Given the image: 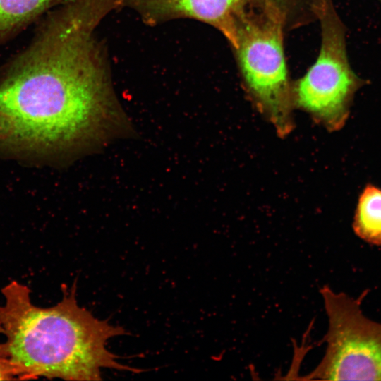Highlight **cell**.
I'll return each mask as SVG.
<instances>
[{"instance_id": "3", "label": "cell", "mask_w": 381, "mask_h": 381, "mask_svg": "<svg viewBox=\"0 0 381 381\" xmlns=\"http://www.w3.org/2000/svg\"><path fill=\"white\" fill-rule=\"evenodd\" d=\"M284 12L277 0H254L236 22L238 59L258 110L281 137L294 128L293 88L283 52Z\"/></svg>"}, {"instance_id": "5", "label": "cell", "mask_w": 381, "mask_h": 381, "mask_svg": "<svg viewBox=\"0 0 381 381\" xmlns=\"http://www.w3.org/2000/svg\"><path fill=\"white\" fill-rule=\"evenodd\" d=\"M328 317L324 356L305 380L381 381V323L367 318L361 309L365 291L355 299L320 289Z\"/></svg>"}, {"instance_id": "9", "label": "cell", "mask_w": 381, "mask_h": 381, "mask_svg": "<svg viewBox=\"0 0 381 381\" xmlns=\"http://www.w3.org/2000/svg\"><path fill=\"white\" fill-rule=\"evenodd\" d=\"M17 380L11 369L0 360V380Z\"/></svg>"}, {"instance_id": "6", "label": "cell", "mask_w": 381, "mask_h": 381, "mask_svg": "<svg viewBox=\"0 0 381 381\" xmlns=\"http://www.w3.org/2000/svg\"><path fill=\"white\" fill-rule=\"evenodd\" d=\"M254 0H163L175 13L202 20L217 27L236 45V22L241 11Z\"/></svg>"}, {"instance_id": "2", "label": "cell", "mask_w": 381, "mask_h": 381, "mask_svg": "<svg viewBox=\"0 0 381 381\" xmlns=\"http://www.w3.org/2000/svg\"><path fill=\"white\" fill-rule=\"evenodd\" d=\"M75 292L74 284L63 289L56 304L41 307L32 303L30 288L18 281L1 289L0 360L17 380H100L104 368L138 371L118 362L107 347L125 330L80 306Z\"/></svg>"}, {"instance_id": "1", "label": "cell", "mask_w": 381, "mask_h": 381, "mask_svg": "<svg viewBox=\"0 0 381 381\" xmlns=\"http://www.w3.org/2000/svg\"><path fill=\"white\" fill-rule=\"evenodd\" d=\"M81 24L56 12L0 75V152L68 159L129 134Z\"/></svg>"}, {"instance_id": "10", "label": "cell", "mask_w": 381, "mask_h": 381, "mask_svg": "<svg viewBox=\"0 0 381 381\" xmlns=\"http://www.w3.org/2000/svg\"><path fill=\"white\" fill-rule=\"evenodd\" d=\"M381 3V0H378Z\"/></svg>"}, {"instance_id": "4", "label": "cell", "mask_w": 381, "mask_h": 381, "mask_svg": "<svg viewBox=\"0 0 381 381\" xmlns=\"http://www.w3.org/2000/svg\"><path fill=\"white\" fill-rule=\"evenodd\" d=\"M322 43L315 63L293 87L294 107L308 113L329 131L343 128L356 92L368 83L351 68L345 26L330 0L315 5Z\"/></svg>"}, {"instance_id": "8", "label": "cell", "mask_w": 381, "mask_h": 381, "mask_svg": "<svg viewBox=\"0 0 381 381\" xmlns=\"http://www.w3.org/2000/svg\"><path fill=\"white\" fill-rule=\"evenodd\" d=\"M355 234L363 241L381 246V189L368 184L359 196L353 222Z\"/></svg>"}, {"instance_id": "7", "label": "cell", "mask_w": 381, "mask_h": 381, "mask_svg": "<svg viewBox=\"0 0 381 381\" xmlns=\"http://www.w3.org/2000/svg\"><path fill=\"white\" fill-rule=\"evenodd\" d=\"M60 1L0 0V46L47 14Z\"/></svg>"}]
</instances>
